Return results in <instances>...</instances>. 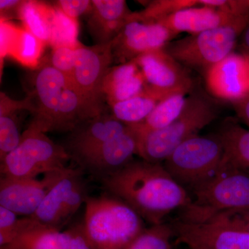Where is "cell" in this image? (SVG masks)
Wrapping results in <instances>:
<instances>
[{
	"label": "cell",
	"instance_id": "obj_23",
	"mask_svg": "<svg viewBox=\"0 0 249 249\" xmlns=\"http://www.w3.org/2000/svg\"><path fill=\"white\" fill-rule=\"evenodd\" d=\"M173 95L160 92L146 85L137 96L110 106V111L118 120L133 125L142 124L165 98Z\"/></svg>",
	"mask_w": 249,
	"mask_h": 249
},
{
	"label": "cell",
	"instance_id": "obj_26",
	"mask_svg": "<svg viewBox=\"0 0 249 249\" xmlns=\"http://www.w3.org/2000/svg\"><path fill=\"white\" fill-rule=\"evenodd\" d=\"M54 11L55 7L43 1H24L19 8L18 18L27 30L45 45H49Z\"/></svg>",
	"mask_w": 249,
	"mask_h": 249
},
{
	"label": "cell",
	"instance_id": "obj_38",
	"mask_svg": "<svg viewBox=\"0 0 249 249\" xmlns=\"http://www.w3.org/2000/svg\"><path fill=\"white\" fill-rule=\"evenodd\" d=\"M236 114L249 127V96L232 103Z\"/></svg>",
	"mask_w": 249,
	"mask_h": 249
},
{
	"label": "cell",
	"instance_id": "obj_29",
	"mask_svg": "<svg viewBox=\"0 0 249 249\" xmlns=\"http://www.w3.org/2000/svg\"><path fill=\"white\" fill-rule=\"evenodd\" d=\"M173 227L164 222L146 228L122 249H173Z\"/></svg>",
	"mask_w": 249,
	"mask_h": 249
},
{
	"label": "cell",
	"instance_id": "obj_7",
	"mask_svg": "<svg viewBox=\"0 0 249 249\" xmlns=\"http://www.w3.org/2000/svg\"><path fill=\"white\" fill-rule=\"evenodd\" d=\"M224 160V146L216 134L188 139L162 164L172 178L188 191L212 175Z\"/></svg>",
	"mask_w": 249,
	"mask_h": 249
},
{
	"label": "cell",
	"instance_id": "obj_5",
	"mask_svg": "<svg viewBox=\"0 0 249 249\" xmlns=\"http://www.w3.org/2000/svg\"><path fill=\"white\" fill-rule=\"evenodd\" d=\"M249 24V14L199 34L171 41L163 50L186 68L204 72L230 55Z\"/></svg>",
	"mask_w": 249,
	"mask_h": 249
},
{
	"label": "cell",
	"instance_id": "obj_1",
	"mask_svg": "<svg viewBox=\"0 0 249 249\" xmlns=\"http://www.w3.org/2000/svg\"><path fill=\"white\" fill-rule=\"evenodd\" d=\"M101 182L152 225L163 223L170 213L184 209L191 200L189 192L172 178L162 163L143 160H132Z\"/></svg>",
	"mask_w": 249,
	"mask_h": 249
},
{
	"label": "cell",
	"instance_id": "obj_18",
	"mask_svg": "<svg viewBox=\"0 0 249 249\" xmlns=\"http://www.w3.org/2000/svg\"><path fill=\"white\" fill-rule=\"evenodd\" d=\"M1 65L6 57L23 66L37 69L46 45L25 27H19L8 20L0 21Z\"/></svg>",
	"mask_w": 249,
	"mask_h": 249
},
{
	"label": "cell",
	"instance_id": "obj_20",
	"mask_svg": "<svg viewBox=\"0 0 249 249\" xmlns=\"http://www.w3.org/2000/svg\"><path fill=\"white\" fill-rule=\"evenodd\" d=\"M238 16H232L209 6H196L178 11L157 23L177 36L183 32L194 35L227 24Z\"/></svg>",
	"mask_w": 249,
	"mask_h": 249
},
{
	"label": "cell",
	"instance_id": "obj_9",
	"mask_svg": "<svg viewBox=\"0 0 249 249\" xmlns=\"http://www.w3.org/2000/svg\"><path fill=\"white\" fill-rule=\"evenodd\" d=\"M114 62L112 42L76 49V65L71 80L95 116L107 111L103 85Z\"/></svg>",
	"mask_w": 249,
	"mask_h": 249
},
{
	"label": "cell",
	"instance_id": "obj_31",
	"mask_svg": "<svg viewBox=\"0 0 249 249\" xmlns=\"http://www.w3.org/2000/svg\"><path fill=\"white\" fill-rule=\"evenodd\" d=\"M49 63L71 80L76 65V49L66 47L52 48Z\"/></svg>",
	"mask_w": 249,
	"mask_h": 249
},
{
	"label": "cell",
	"instance_id": "obj_2",
	"mask_svg": "<svg viewBox=\"0 0 249 249\" xmlns=\"http://www.w3.org/2000/svg\"><path fill=\"white\" fill-rule=\"evenodd\" d=\"M190 204L180 219L204 222L229 211L249 210V172L226 159L212 175L190 189Z\"/></svg>",
	"mask_w": 249,
	"mask_h": 249
},
{
	"label": "cell",
	"instance_id": "obj_24",
	"mask_svg": "<svg viewBox=\"0 0 249 249\" xmlns=\"http://www.w3.org/2000/svg\"><path fill=\"white\" fill-rule=\"evenodd\" d=\"M217 134L222 141L226 159L237 168L249 172V129L229 120Z\"/></svg>",
	"mask_w": 249,
	"mask_h": 249
},
{
	"label": "cell",
	"instance_id": "obj_27",
	"mask_svg": "<svg viewBox=\"0 0 249 249\" xmlns=\"http://www.w3.org/2000/svg\"><path fill=\"white\" fill-rule=\"evenodd\" d=\"M187 95H173L165 98L142 124H133L138 136L166 127L178 117L186 105Z\"/></svg>",
	"mask_w": 249,
	"mask_h": 249
},
{
	"label": "cell",
	"instance_id": "obj_25",
	"mask_svg": "<svg viewBox=\"0 0 249 249\" xmlns=\"http://www.w3.org/2000/svg\"><path fill=\"white\" fill-rule=\"evenodd\" d=\"M71 234L44 225L31 229L0 249H69Z\"/></svg>",
	"mask_w": 249,
	"mask_h": 249
},
{
	"label": "cell",
	"instance_id": "obj_11",
	"mask_svg": "<svg viewBox=\"0 0 249 249\" xmlns=\"http://www.w3.org/2000/svg\"><path fill=\"white\" fill-rule=\"evenodd\" d=\"M139 136L133 125L114 139L73 159L99 181L122 169L138 155Z\"/></svg>",
	"mask_w": 249,
	"mask_h": 249
},
{
	"label": "cell",
	"instance_id": "obj_34",
	"mask_svg": "<svg viewBox=\"0 0 249 249\" xmlns=\"http://www.w3.org/2000/svg\"><path fill=\"white\" fill-rule=\"evenodd\" d=\"M91 6V1L89 0H59L55 4V7L67 17L73 19H78L80 16L89 14Z\"/></svg>",
	"mask_w": 249,
	"mask_h": 249
},
{
	"label": "cell",
	"instance_id": "obj_19",
	"mask_svg": "<svg viewBox=\"0 0 249 249\" xmlns=\"http://www.w3.org/2000/svg\"><path fill=\"white\" fill-rule=\"evenodd\" d=\"M91 4L88 24L96 45L112 42L133 12L124 0H92Z\"/></svg>",
	"mask_w": 249,
	"mask_h": 249
},
{
	"label": "cell",
	"instance_id": "obj_16",
	"mask_svg": "<svg viewBox=\"0 0 249 249\" xmlns=\"http://www.w3.org/2000/svg\"><path fill=\"white\" fill-rule=\"evenodd\" d=\"M210 93L235 102L249 96V55L232 52L205 75Z\"/></svg>",
	"mask_w": 249,
	"mask_h": 249
},
{
	"label": "cell",
	"instance_id": "obj_3",
	"mask_svg": "<svg viewBox=\"0 0 249 249\" xmlns=\"http://www.w3.org/2000/svg\"><path fill=\"white\" fill-rule=\"evenodd\" d=\"M84 232L91 249H122L146 228L129 205L114 196H88Z\"/></svg>",
	"mask_w": 249,
	"mask_h": 249
},
{
	"label": "cell",
	"instance_id": "obj_21",
	"mask_svg": "<svg viewBox=\"0 0 249 249\" xmlns=\"http://www.w3.org/2000/svg\"><path fill=\"white\" fill-rule=\"evenodd\" d=\"M146 88L142 71L135 62L111 66L103 81V94L107 106L137 96Z\"/></svg>",
	"mask_w": 249,
	"mask_h": 249
},
{
	"label": "cell",
	"instance_id": "obj_4",
	"mask_svg": "<svg viewBox=\"0 0 249 249\" xmlns=\"http://www.w3.org/2000/svg\"><path fill=\"white\" fill-rule=\"evenodd\" d=\"M218 107L213 98L193 90L187 96L181 114L163 128L139 136L138 155L151 163H163L185 141L199 135L205 127L215 120Z\"/></svg>",
	"mask_w": 249,
	"mask_h": 249
},
{
	"label": "cell",
	"instance_id": "obj_36",
	"mask_svg": "<svg viewBox=\"0 0 249 249\" xmlns=\"http://www.w3.org/2000/svg\"><path fill=\"white\" fill-rule=\"evenodd\" d=\"M69 231L71 234L69 249H91L85 237L83 224H76L70 228Z\"/></svg>",
	"mask_w": 249,
	"mask_h": 249
},
{
	"label": "cell",
	"instance_id": "obj_22",
	"mask_svg": "<svg viewBox=\"0 0 249 249\" xmlns=\"http://www.w3.org/2000/svg\"><path fill=\"white\" fill-rule=\"evenodd\" d=\"M35 109L32 98L28 96L16 101L0 93V160H4L20 142L22 134L19 132L17 113L27 110L33 113Z\"/></svg>",
	"mask_w": 249,
	"mask_h": 249
},
{
	"label": "cell",
	"instance_id": "obj_37",
	"mask_svg": "<svg viewBox=\"0 0 249 249\" xmlns=\"http://www.w3.org/2000/svg\"><path fill=\"white\" fill-rule=\"evenodd\" d=\"M24 1L21 0H1L0 1V12L1 19L9 21V18L14 15L19 17V10Z\"/></svg>",
	"mask_w": 249,
	"mask_h": 249
},
{
	"label": "cell",
	"instance_id": "obj_35",
	"mask_svg": "<svg viewBox=\"0 0 249 249\" xmlns=\"http://www.w3.org/2000/svg\"><path fill=\"white\" fill-rule=\"evenodd\" d=\"M210 220L224 223L232 227L249 232V210L223 213L211 218L209 221Z\"/></svg>",
	"mask_w": 249,
	"mask_h": 249
},
{
	"label": "cell",
	"instance_id": "obj_40",
	"mask_svg": "<svg viewBox=\"0 0 249 249\" xmlns=\"http://www.w3.org/2000/svg\"><path fill=\"white\" fill-rule=\"evenodd\" d=\"M242 42L246 54L249 55V24L242 35Z\"/></svg>",
	"mask_w": 249,
	"mask_h": 249
},
{
	"label": "cell",
	"instance_id": "obj_13",
	"mask_svg": "<svg viewBox=\"0 0 249 249\" xmlns=\"http://www.w3.org/2000/svg\"><path fill=\"white\" fill-rule=\"evenodd\" d=\"M176 34L160 23L129 21L112 40L114 61L124 64L142 54L160 50Z\"/></svg>",
	"mask_w": 249,
	"mask_h": 249
},
{
	"label": "cell",
	"instance_id": "obj_12",
	"mask_svg": "<svg viewBox=\"0 0 249 249\" xmlns=\"http://www.w3.org/2000/svg\"><path fill=\"white\" fill-rule=\"evenodd\" d=\"M133 61L138 65L149 88L168 95L188 94L195 90L188 69L163 49L142 54Z\"/></svg>",
	"mask_w": 249,
	"mask_h": 249
},
{
	"label": "cell",
	"instance_id": "obj_33",
	"mask_svg": "<svg viewBox=\"0 0 249 249\" xmlns=\"http://www.w3.org/2000/svg\"><path fill=\"white\" fill-rule=\"evenodd\" d=\"M42 225L38 221L31 217H26L18 219L16 223L9 229L4 232H0V247L8 245L18 236L31 229Z\"/></svg>",
	"mask_w": 249,
	"mask_h": 249
},
{
	"label": "cell",
	"instance_id": "obj_32",
	"mask_svg": "<svg viewBox=\"0 0 249 249\" xmlns=\"http://www.w3.org/2000/svg\"><path fill=\"white\" fill-rule=\"evenodd\" d=\"M198 4L213 8L232 16L249 14V0H200L198 1Z\"/></svg>",
	"mask_w": 249,
	"mask_h": 249
},
{
	"label": "cell",
	"instance_id": "obj_8",
	"mask_svg": "<svg viewBox=\"0 0 249 249\" xmlns=\"http://www.w3.org/2000/svg\"><path fill=\"white\" fill-rule=\"evenodd\" d=\"M84 174L81 168H67L31 217L61 231L88 197Z\"/></svg>",
	"mask_w": 249,
	"mask_h": 249
},
{
	"label": "cell",
	"instance_id": "obj_6",
	"mask_svg": "<svg viewBox=\"0 0 249 249\" xmlns=\"http://www.w3.org/2000/svg\"><path fill=\"white\" fill-rule=\"evenodd\" d=\"M72 160L65 147L55 143L45 132L28 127L19 145L1 160V177L36 178L40 174L66 169Z\"/></svg>",
	"mask_w": 249,
	"mask_h": 249
},
{
	"label": "cell",
	"instance_id": "obj_30",
	"mask_svg": "<svg viewBox=\"0 0 249 249\" xmlns=\"http://www.w3.org/2000/svg\"><path fill=\"white\" fill-rule=\"evenodd\" d=\"M199 6L196 0H157L149 3L140 12L132 13L130 20L158 22L178 11Z\"/></svg>",
	"mask_w": 249,
	"mask_h": 249
},
{
	"label": "cell",
	"instance_id": "obj_10",
	"mask_svg": "<svg viewBox=\"0 0 249 249\" xmlns=\"http://www.w3.org/2000/svg\"><path fill=\"white\" fill-rule=\"evenodd\" d=\"M171 226L178 242L188 249H249V232L224 223L179 219Z\"/></svg>",
	"mask_w": 249,
	"mask_h": 249
},
{
	"label": "cell",
	"instance_id": "obj_15",
	"mask_svg": "<svg viewBox=\"0 0 249 249\" xmlns=\"http://www.w3.org/2000/svg\"><path fill=\"white\" fill-rule=\"evenodd\" d=\"M65 170L45 174L42 179L1 176L0 206L13 211L18 215L31 217Z\"/></svg>",
	"mask_w": 249,
	"mask_h": 249
},
{
	"label": "cell",
	"instance_id": "obj_39",
	"mask_svg": "<svg viewBox=\"0 0 249 249\" xmlns=\"http://www.w3.org/2000/svg\"><path fill=\"white\" fill-rule=\"evenodd\" d=\"M18 214L13 211L0 206V232L9 229L18 220Z\"/></svg>",
	"mask_w": 249,
	"mask_h": 249
},
{
	"label": "cell",
	"instance_id": "obj_14",
	"mask_svg": "<svg viewBox=\"0 0 249 249\" xmlns=\"http://www.w3.org/2000/svg\"><path fill=\"white\" fill-rule=\"evenodd\" d=\"M68 78L55 70L49 62L37 69L34 76L33 98L36 111L28 127L42 132H53L62 91Z\"/></svg>",
	"mask_w": 249,
	"mask_h": 249
},
{
	"label": "cell",
	"instance_id": "obj_17",
	"mask_svg": "<svg viewBox=\"0 0 249 249\" xmlns=\"http://www.w3.org/2000/svg\"><path fill=\"white\" fill-rule=\"evenodd\" d=\"M128 127L129 124L107 110L80 124L71 132L63 147L73 160L124 133Z\"/></svg>",
	"mask_w": 249,
	"mask_h": 249
},
{
	"label": "cell",
	"instance_id": "obj_28",
	"mask_svg": "<svg viewBox=\"0 0 249 249\" xmlns=\"http://www.w3.org/2000/svg\"><path fill=\"white\" fill-rule=\"evenodd\" d=\"M78 19L67 17L60 9L55 7L49 45L52 48L66 47L76 49L82 45L78 40Z\"/></svg>",
	"mask_w": 249,
	"mask_h": 249
}]
</instances>
